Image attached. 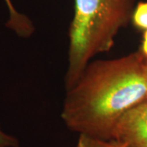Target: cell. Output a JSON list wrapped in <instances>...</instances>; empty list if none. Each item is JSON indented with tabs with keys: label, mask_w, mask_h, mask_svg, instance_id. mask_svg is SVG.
Segmentation results:
<instances>
[{
	"label": "cell",
	"mask_w": 147,
	"mask_h": 147,
	"mask_svg": "<svg viewBox=\"0 0 147 147\" xmlns=\"http://www.w3.org/2000/svg\"><path fill=\"white\" fill-rule=\"evenodd\" d=\"M76 147H127L116 140L104 141L79 135Z\"/></svg>",
	"instance_id": "6"
},
{
	"label": "cell",
	"mask_w": 147,
	"mask_h": 147,
	"mask_svg": "<svg viewBox=\"0 0 147 147\" xmlns=\"http://www.w3.org/2000/svg\"><path fill=\"white\" fill-rule=\"evenodd\" d=\"M114 140L127 147H147V100L121 117L115 130Z\"/></svg>",
	"instance_id": "3"
},
{
	"label": "cell",
	"mask_w": 147,
	"mask_h": 147,
	"mask_svg": "<svg viewBox=\"0 0 147 147\" xmlns=\"http://www.w3.org/2000/svg\"><path fill=\"white\" fill-rule=\"evenodd\" d=\"M136 4L137 0H74L65 90L79 80L92 58L111 50L119 32L131 22Z\"/></svg>",
	"instance_id": "2"
},
{
	"label": "cell",
	"mask_w": 147,
	"mask_h": 147,
	"mask_svg": "<svg viewBox=\"0 0 147 147\" xmlns=\"http://www.w3.org/2000/svg\"><path fill=\"white\" fill-rule=\"evenodd\" d=\"M131 22L137 30L145 31L147 30V1L137 3L132 11Z\"/></svg>",
	"instance_id": "5"
},
{
	"label": "cell",
	"mask_w": 147,
	"mask_h": 147,
	"mask_svg": "<svg viewBox=\"0 0 147 147\" xmlns=\"http://www.w3.org/2000/svg\"><path fill=\"white\" fill-rule=\"evenodd\" d=\"M4 2L9 14L7 21L6 22V27L21 38H30L35 30L33 21L26 15L16 10L11 0H4Z\"/></svg>",
	"instance_id": "4"
},
{
	"label": "cell",
	"mask_w": 147,
	"mask_h": 147,
	"mask_svg": "<svg viewBox=\"0 0 147 147\" xmlns=\"http://www.w3.org/2000/svg\"><path fill=\"white\" fill-rule=\"evenodd\" d=\"M139 51L141 52L144 58L147 60V30L143 32L142 45H141Z\"/></svg>",
	"instance_id": "8"
},
{
	"label": "cell",
	"mask_w": 147,
	"mask_h": 147,
	"mask_svg": "<svg viewBox=\"0 0 147 147\" xmlns=\"http://www.w3.org/2000/svg\"><path fill=\"white\" fill-rule=\"evenodd\" d=\"M146 72H147V60H146Z\"/></svg>",
	"instance_id": "9"
},
{
	"label": "cell",
	"mask_w": 147,
	"mask_h": 147,
	"mask_svg": "<svg viewBox=\"0 0 147 147\" xmlns=\"http://www.w3.org/2000/svg\"><path fill=\"white\" fill-rule=\"evenodd\" d=\"M146 100V59L138 50L90 62L66 90L61 119L70 131L110 141L121 117Z\"/></svg>",
	"instance_id": "1"
},
{
	"label": "cell",
	"mask_w": 147,
	"mask_h": 147,
	"mask_svg": "<svg viewBox=\"0 0 147 147\" xmlns=\"http://www.w3.org/2000/svg\"><path fill=\"white\" fill-rule=\"evenodd\" d=\"M19 145L18 139L6 132L0 125V147H19Z\"/></svg>",
	"instance_id": "7"
}]
</instances>
